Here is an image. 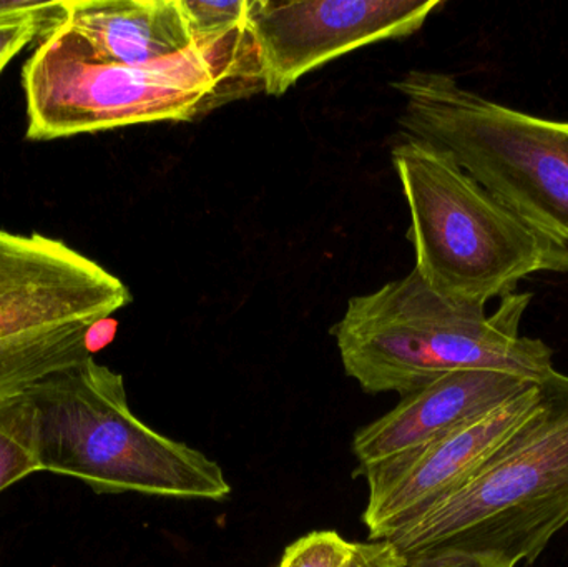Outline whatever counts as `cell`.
<instances>
[{
	"label": "cell",
	"instance_id": "1",
	"mask_svg": "<svg viewBox=\"0 0 568 567\" xmlns=\"http://www.w3.org/2000/svg\"><path fill=\"white\" fill-rule=\"evenodd\" d=\"M27 139L55 140L142 123L192 122L262 87L248 30L123 65L97 55L65 23L42 37L22 72Z\"/></svg>",
	"mask_w": 568,
	"mask_h": 567
},
{
	"label": "cell",
	"instance_id": "2",
	"mask_svg": "<svg viewBox=\"0 0 568 567\" xmlns=\"http://www.w3.org/2000/svg\"><path fill=\"white\" fill-rule=\"evenodd\" d=\"M532 295L510 293L493 315L434 292L416 272L354 296L331 328L347 376L363 392L409 395L463 369L540 382L556 369L542 340L520 335Z\"/></svg>",
	"mask_w": 568,
	"mask_h": 567
},
{
	"label": "cell",
	"instance_id": "3",
	"mask_svg": "<svg viewBox=\"0 0 568 567\" xmlns=\"http://www.w3.org/2000/svg\"><path fill=\"white\" fill-rule=\"evenodd\" d=\"M406 139L446 150L539 243L544 272L568 276V122L494 102L436 70L390 83Z\"/></svg>",
	"mask_w": 568,
	"mask_h": 567
},
{
	"label": "cell",
	"instance_id": "4",
	"mask_svg": "<svg viewBox=\"0 0 568 567\" xmlns=\"http://www.w3.org/2000/svg\"><path fill=\"white\" fill-rule=\"evenodd\" d=\"M536 412L463 488L387 538L409 565L469 553L532 565L568 525V375L540 379Z\"/></svg>",
	"mask_w": 568,
	"mask_h": 567
},
{
	"label": "cell",
	"instance_id": "5",
	"mask_svg": "<svg viewBox=\"0 0 568 567\" xmlns=\"http://www.w3.org/2000/svg\"><path fill=\"white\" fill-rule=\"evenodd\" d=\"M26 395L40 473L82 479L100 495L223 502L232 493L219 463L140 422L123 376L93 356L40 379Z\"/></svg>",
	"mask_w": 568,
	"mask_h": 567
},
{
	"label": "cell",
	"instance_id": "6",
	"mask_svg": "<svg viewBox=\"0 0 568 567\" xmlns=\"http://www.w3.org/2000/svg\"><path fill=\"white\" fill-rule=\"evenodd\" d=\"M390 159L409 209L414 272L434 292L486 310L542 272L536 239L446 150L406 139Z\"/></svg>",
	"mask_w": 568,
	"mask_h": 567
},
{
	"label": "cell",
	"instance_id": "7",
	"mask_svg": "<svg viewBox=\"0 0 568 567\" xmlns=\"http://www.w3.org/2000/svg\"><path fill=\"white\" fill-rule=\"evenodd\" d=\"M129 288L59 240L0 230V402L90 358V333Z\"/></svg>",
	"mask_w": 568,
	"mask_h": 567
},
{
	"label": "cell",
	"instance_id": "8",
	"mask_svg": "<svg viewBox=\"0 0 568 567\" xmlns=\"http://www.w3.org/2000/svg\"><path fill=\"white\" fill-rule=\"evenodd\" d=\"M440 6V0H250L246 30L263 90L283 95L331 60L413 36Z\"/></svg>",
	"mask_w": 568,
	"mask_h": 567
},
{
	"label": "cell",
	"instance_id": "9",
	"mask_svg": "<svg viewBox=\"0 0 568 567\" xmlns=\"http://www.w3.org/2000/svg\"><path fill=\"white\" fill-rule=\"evenodd\" d=\"M532 383L493 412L466 423L426 448L381 463L361 475L369 486L363 522L369 539H387L474 478L510 435L536 412Z\"/></svg>",
	"mask_w": 568,
	"mask_h": 567
},
{
	"label": "cell",
	"instance_id": "10",
	"mask_svg": "<svg viewBox=\"0 0 568 567\" xmlns=\"http://www.w3.org/2000/svg\"><path fill=\"white\" fill-rule=\"evenodd\" d=\"M500 369H463L400 396L396 408L354 435L357 475L426 448L466 423L493 412L532 385Z\"/></svg>",
	"mask_w": 568,
	"mask_h": 567
},
{
	"label": "cell",
	"instance_id": "11",
	"mask_svg": "<svg viewBox=\"0 0 568 567\" xmlns=\"http://www.w3.org/2000/svg\"><path fill=\"white\" fill-rule=\"evenodd\" d=\"M63 23L110 62L146 65L195 45L182 0H62Z\"/></svg>",
	"mask_w": 568,
	"mask_h": 567
},
{
	"label": "cell",
	"instance_id": "12",
	"mask_svg": "<svg viewBox=\"0 0 568 567\" xmlns=\"http://www.w3.org/2000/svg\"><path fill=\"white\" fill-rule=\"evenodd\" d=\"M40 473L33 408L26 393L0 402V493Z\"/></svg>",
	"mask_w": 568,
	"mask_h": 567
},
{
	"label": "cell",
	"instance_id": "13",
	"mask_svg": "<svg viewBox=\"0 0 568 567\" xmlns=\"http://www.w3.org/2000/svg\"><path fill=\"white\" fill-rule=\"evenodd\" d=\"M182 6L195 40L220 39L245 29L250 0H182Z\"/></svg>",
	"mask_w": 568,
	"mask_h": 567
},
{
	"label": "cell",
	"instance_id": "14",
	"mask_svg": "<svg viewBox=\"0 0 568 567\" xmlns=\"http://www.w3.org/2000/svg\"><path fill=\"white\" fill-rule=\"evenodd\" d=\"M353 541L336 531H314L287 546L280 567H343L353 553Z\"/></svg>",
	"mask_w": 568,
	"mask_h": 567
},
{
	"label": "cell",
	"instance_id": "15",
	"mask_svg": "<svg viewBox=\"0 0 568 567\" xmlns=\"http://www.w3.org/2000/svg\"><path fill=\"white\" fill-rule=\"evenodd\" d=\"M63 22L60 2H36V0H0V27L40 23L49 33Z\"/></svg>",
	"mask_w": 568,
	"mask_h": 567
},
{
	"label": "cell",
	"instance_id": "16",
	"mask_svg": "<svg viewBox=\"0 0 568 567\" xmlns=\"http://www.w3.org/2000/svg\"><path fill=\"white\" fill-rule=\"evenodd\" d=\"M343 567H407L393 543L387 539H369L354 543L353 553Z\"/></svg>",
	"mask_w": 568,
	"mask_h": 567
},
{
	"label": "cell",
	"instance_id": "17",
	"mask_svg": "<svg viewBox=\"0 0 568 567\" xmlns=\"http://www.w3.org/2000/svg\"><path fill=\"white\" fill-rule=\"evenodd\" d=\"M407 567H516L506 559L489 555H469V553H439L420 556L409 561Z\"/></svg>",
	"mask_w": 568,
	"mask_h": 567
},
{
	"label": "cell",
	"instance_id": "18",
	"mask_svg": "<svg viewBox=\"0 0 568 567\" xmlns=\"http://www.w3.org/2000/svg\"><path fill=\"white\" fill-rule=\"evenodd\" d=\"M49 30L40 23H22V26L0 27V73L7 63L36 37H45Z\"/></svg>",
	"mask_w": 568,
	"mask_h": 567
},
{
	"label": "cell",
	"instance_id": "19",
	"mask_svg": "<svg viewBox=\"0 0 568 567\" xmlns=\"http://www.w3.org/2000/svg\"><path fill=\"white\" fill-rule=\"evenodd\" d=\"M276 567H280V566H276Z\"/></svg>",
	"mask_w": 568,
	"mask_h": 567
}]
</instances>
